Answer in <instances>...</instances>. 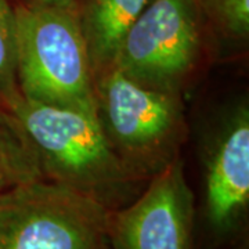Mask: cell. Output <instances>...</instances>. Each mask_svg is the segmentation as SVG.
Instances as JSON below:
<instances>
[{
    "mask_svg": "<svg viewBox=\"0 0 249 249\" xmlns=\"http://www.w3.org/2000/svg\"><path fill=\"white\" fill-rule=\"evenodd\" d=\"M17 85L32 101L97 112L94 75L78 16L60 6L16 10Z\"/></svg>",
    "mask_w": 249,
    "mask_h": 249,
    "instance_id": "2",
    "label": "cell"
},
{
    "mask_svg": "<svg viewBox=\"0 0 249 249\" xmlns=\"http://www.w3.org/2000/svg\"><path fill=\"white\" fill-rule=\"evenodd\" d=\"M68 0H36V4H46V6H60Z\"/></svg>",
    "mask_w": 249,
    "mask_h": 249,
    "instance_id": "12",
    "label": "cell"
},
{
    "mask_svg": "<svg viewBox=\"0 0 249 249\" xmlns=\"http://www.w3.org/2000/svg\"><path fill=\"white\" fill-rule=\"evenodd\" d=\"M213 7L230 34L241 37L248 35L249 0H216Z\"/></svg>",
    "mask_w": 249,
    "mask_h": 249,
    "instance_id": "11",
    "label": "cell"
},
{
    "mask_svg": "<svg viewBox=\"0 0 249 249\" xmlns=\"http://www.w3.org/2000/svg\"><path fill=\"white\" fill-rule=\"evenodd\" d=\"M193 193L181 162L175 158L158 170L142 196L111 214L112 249H191Z\"/></svg>",
    "mask_w": 249,
    "mask_h": 249,
    "instance_id": "6",
    "label": "cell"
},
{
    "mask_svg": "<svg viewBox=\"0 0 249 249\" xmlns=\"http://www.w3.org/2000/svg\"><path fill=\"white\" fill-rule=\"evenodd\" d=\"M196 1H201V3L208 4V6H213L214 3H216V0H196Z\"/></svg>",
    "mask_w": 249,
    "mask_h": 249,
    "instance_id": "13",
    "label": "cell"
},
{
    "mask_svg": "<svg viewBox=\"0 0 249 249\" xmlns=\"http://www.w3.org/2000/svg\"><path fill=\"white\" fill-rule=\"evenodd\" d=\"M249 201V115L241 108L214 142L206 166V213L217 229L235 222Z\"/></svg>",
    "mask_w": 249,
    "mask_h": 249,
    "instance_id": "7",
    "label": "cell"
},
{
    "mask_svg": "<svg viewBox=\"0 0 249 249\" xmlns=\"http://www.w3.org/2000/svg\"><path fill=\"white\" fill-rule=\"evenodd\" d=\"M111 212L75 188L39 178L0 191V249H107Z\"/></svg>",
    "mask_w": 249,
    "mask_h": 249,
    "instance_id": "3",
    "label": "cell"
},
{
    "mask_svg": "<svg viewBox=\"0 0 249 249\" xmlns=\"http://www.w3.org/2000/svg\"><path fill=\"white\" fill-rule=\"evenodd\" d=\"M150 0H88L79 17L94 78L109 70L127 29Z\"/></svg>",
    "mask_w": 249,
    "mask_h": 249,
    "instance_id": "8",
    "label": "cell"
},
{
    "mask_svg": "<svg viewBox=\"0 0 249 249\" xmlns=\"http://www.w3.org/2000/svg\"><path fill=\"white\" fill-rule=\"evenodd\" d=\"M43 178L40 163L17 118L0 109V191Z\"/></svg>",
    "mask_w": 249,
    "mask_h": 249,
    "instance_id": "9",
    "label": "cell"
},
{
    "mask_svg": "<svg viewBox=\"0 0 249 249\" xmlns=\"http://www.w3.org/2000/svg\"><path fill=\"white\" fill-rule=\"evenodd\" d=\"M198 53L196 0H150L124 34L111 68L147 86L176 93Z\"/></svg>",
    "mask_w": 249,
    "mask_h": 249,
    "instance_id": "5",
    "label": "cell"
},
{
    "mask_svg": "<svg viewBox=\"0 0 249 249\" xmlns=\"http://www.w3.org/2000/svg\"><path fill=\"white\" fill-rule=\"evenodd\" d=\"M6 107L27 134L47 180L106 204L112 193L142 178L116 154L97 112L43 104L21 94Z\"/></svg>",
    "mask_w": 249,
    "mask_h": 249,
    "instance_id": "1",
    "label": "cell"
},
{
    "mask_svg": "<svg viewBox=\"0 0 249 249\" xmlns=\"http://www.w3.org/2000/svg\"><path fill=\"white\" fill-rule=\"evenodd\" d=\"M94 93L104 132L139 178L175 160L183 129L176 93L147 86L116 68L94 78Z\"/></svg>",
    "mask_w": 249,
    "mask_h": 249,
    "instance_id": "4",
    "label": "cell"
},
{
    "mask_svg": "<svg viewBox=\"0 0 249 249\" xmlns=\"http://www.w3.org/2000/svg\"><path fill=\"white\" fill-rule=\"evenodd\" d=\"M21 93L17 85V19L9 0H0V98L9 104Z\"/></svg>",
    "mask_w": 249,
    "mask_h": 249,
    "instance_id": "10",
    "label": "cell"
}]
</instances>
